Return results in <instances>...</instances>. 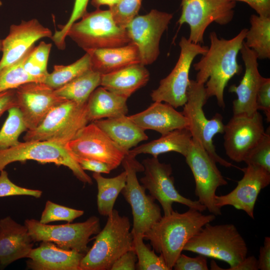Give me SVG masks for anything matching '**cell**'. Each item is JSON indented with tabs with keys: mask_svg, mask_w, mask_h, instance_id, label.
Segmentation results:
<instances>
[{
	"mask_svg": "<svg viewBox=\"0 0 270 270\" xmlns=\"http://www.w3.org/2000/svg\"><path fill=\"white\" fill-rule=\"evenodd\" d=\"M92 177L98 186V212L101 216H108L114 210L116 200L126 185V172L124 170L111 178H105L100 173L94 172Z\"/></svg>",
	"mask_w": 270,
	"mask_h": 270,
	"instance_id": "cell-31",
	"label": "cell"
},
{
	"mask_svg": "<svg viewBox=\"0 0 270 270\" xmlns=\"http://www.w3.org/2000/svg\"><path fill=\"white\" fill-rule=\"evenodd\" d=\"M248 28H244L234 37L229 40L219 38L214 32L209 35L210 46L206 54L197 62L193 64L197 71L198 83L206 84L208 98H216L218 106L224 108V90L229 80L242 72L238 64V56L245 40Z\"/></svg>",
	"mask_w": 270,
	"mask_h": 270,
	"instance_id": "cell-1",
	"label": "cell"
},
{
	"mask_svg": "<svg viewBox=\"0 0 270 270\" xmlns=\"http://www.w3.org/2000/svg\"><path fill=\"white\" fill-rule=\"evenodd\" d=\"M135 158L127 154L122 160V164L126 172V180L120 192L132 208V234H144L162 216L161 208L155 203V200L146 194V190L138 182L136 173L144 172V167Z\"/></svg>",
	"mask_w": 270,
	"mask_h": 270,
	"instance_id": "cell-10",
	"label": "cell"
},
{
	"mask_svg": "<svg viewBox=\"0 0 270 270\" xmlns=\"http://www.w3.org/2000/svg\"><path fill=\"white\" fill-rule=\"evenodd\" d=\"M52 36V31L36 18L11 25L8 35L2 40L0 72L21 59L36 41L44 38H51Z\"/></svg>",
	"mask_w": 270,
	"mask_h": 270,
	"instance_id": "cell-20",
	"label": "cell"
},
{
	"mask_svg": "<svg viewBox=\"0 0 270 270\" xmlns=\"http://www.w3.org/2000/svg\"><path fill=\"white\" fill-rule=\"evenodd\" d=\"M185 158L194 177L198 200L211 214L216 216L221 215L220 208L215 204L216 192L219 186L226 185L228 182L218 169L216 162L200 143L192 138Z\"/></svg>",
	"mask_w": 270,
	"mask_h": 270,
	"instance_id": "cell-12",
	"label": "cell"
},
{
	"mask_svg": "<svg viewBox=\"0 0 270 270\" xmlns=\"http://www.w3.org/2000/svg\"><path fill=\"white\" fill-rule=\"evenodd\" d=\"M0 268H2V266H0Z\"/></svg>",
	"mask_w": 270,
	"mask_h": 270,
	"instance_id": "cell-54",
	"label": "cell"
},
{
	"mask_svg": "<svg viewBox=\"0 0 270 270\" xmlns=\"http://www.w3.org/2000/svg\"><path fill=\"white\" fill-rule=\"evenodd\" d=\"M129 117L144 130H154L162 135L188 126V119L182 112L168 104L160 102H154L146 110Z\"/></svg>",
	"mask_w": 270,
	"mask_h": 270,
	"instance_id": "cell-24",
	"label": "cell"
},
{
	"mask_svg": "<svg viewBox=\"0 0 270 270\" xmlns=\"http://www.w3.org/2000/svg\"><path fill=\"white\" fill-rule=\"evenodd\" d=\"M183 250L225 262L232 268L247 256L248 248L234 224L208 223L187 242Z\"/></svg>",
	"mask_w": 270,
	"mask_h": 270,
	"instance_id": "cell-4",
	"label": "cell"
},
{
	"mask_svg": "<svg viewBox=\"0 0 270 270\" xmlns=\"http://www.w3.org/2000/svg\"><path fill=\"white\" fill-rule=\"evenodd\" d=\"M2 40H0V52L2 50Z\"/></svg>",
	"mask_w": 270,
	"mask_h": 270,
	"instance_id": "cell-52",
	"label": "cell"
},
{
	"mask_svg": "<svg viewBox=\"0 0 270 270\" xmlns=\"http://www.w3.org/2000/svg\"><path fill=\"white\" fill-rule=\"evenodd\" d=\"M33 240L26 226L10 216L0 220V265L4 268L27 258L33 248Z\"/></svg>",
	"mask_w": 270,
	"mask_h": 270,
	"instance_id": "cell-22",
	"label": "cell"
},
{
	"mask_svg": "<svg viewBox=\"0 0 270 270\" xmlns=\"http://www.w3.org/2000/svg\"><path fill=\"white\" fill-rule=\"evenodd\" d=\"M132 250L136 255V269L138 270H169L162 255L144 242V234H132Z\"/></svg>",
	"mask_w": 270,
	"mask_h": 270,
	"instance_id": "cell-36",
	"label": "cell"
},
{
	"mask_svg": "<svg viewBox=\"0 0 270 270\" xmlns=\"http://www.w3.org/2000/svg\"><path fill=\"white\" fill-rule=\"evenodd\" d=\"M17 106L16 90H10L0 92V116L8 109Z\"/></svg>",
	"mask_w": 270,
	"mask_h": 270,
	"instance_id": "cell-49",
	"label": "cell"
},
{
	"mask_svg": "<svg viewBox=\"0 0 270 270\" xmlns=\"http://www.w3.org/2000/svg\"><path fill=\"white\" fill-rule=\"evenodd\" d=\"M127 98L112 93L104 88H97L86 104L89 122L126 115Z\"/></svg>",
	"mask_w": 270,
	"mask_h": 270,
	"instance_id": "cell-29",
	"label": "cell"
},
{
	"mask_svg": "<svg viewBox=\"0 0 270 270\" xmlns=\"http://www.w3.org/2000/svg\"><path fill=\"white\" fill-rule=\"evenodd\" d=\"M84 214V210L61 206L48 200L39 221L44 224L56 221H66L71 222L76 218L82 216Z\"/></svg>",
	"mask_w": 270,
	"mask_h": 270,
	"instance_id": "cell-38",
	"label": "cell"
},
{
	"mask_svg": "<svg viewBox=\"0 0 270 270\" xmlns=\"http://www.w3.org/2000/svg\"><path fill=\"white\" fill-rule=\"evenodd\" d=\"M172 268L175 270H208L207 257L199 254L193 258L181 254Z\"/></svg>",
	"mask_w": 270,
	"mask_h": 270,
	"instance_id": "cell-43",
	"label": "cell"
},
{
	"mask_svg": "<svg viewBox=\"0 0 270 270\" xmlns=\"http://www.w3.org/2000/svg\"><path fill=\"white\" fill-rule=\"evenodd\" d=\"M258 267V270H270V238L265 236L264 246L260 248Z\"/></svg>",
	"mask_w": 270,
	"mask_h": 270,
	"instance_id": "cell-48",
	"label": "cell"
},
{
	"mask_svg": "<svg viewBox=\"0 0 270 270\" xmlns=\"http://www.w3.org/2000/svg\"><path fill=\"white\" fill-rule=\"evenodd\" d=\"M150 79V73L145 66L132 64L116 71L101 75L100 85L108 90L128 98Z\"/></svg>",
	"mask_w": 270,
	"mask_h": 270,
	"instance_id": "cell-26",
	"label": "cell"
},
{
	"mask_svg": "<svg viewBox=\"0 0 270 270\" xmlns=\"http://www.w3.org/2000/svg\"><path fill=\"white\" fill-rule=\"evenodd\" d=\"M85 254L62 248L50 242H42L27 258V267L32 270H80Z\"/></svg>",
	"mask_w": 270,
	"mask_h": 270,
	"instance_id": "cell-23",
	"label": "cell"
},
{
	"mask_svg": "<svg viewBox=\"0 0 270 270\" xmlns=\"http://www.w3.org/2000/svg\"><path fill=\"white\" fill-rule=\"evenodd\" d=\"M122 150L128 153L138 144L148 139L144 130L126 115L92 122Z\"/></svg>",
	"mask_w": 270,
	"mask_h": 270,
	"instance_id": "cell-27",
	"label": "cell"
},
{
	"mask_svg": "<svg viewBox=\"0 0 270 270\" xmlns=\"http://www.w3.org/2000/svg\"><path fill=\"white\" fill-rule=\"evenodd\" d=\"M250 27L244 41L246 46L256 54L258 59L270 58V17L252 14Z\"/></svg>",
	"mask_w": 270,
	"mask_h": 270,
	"instance_id": "cell-32",
	"label": "cell"
},
{
	"mask_svg": "<svg viewBox=\"0 0 270 270\" xmlns=\"http://www.w3.org/2000/svg\"><path fill=\"white\" fill-rule=\"evenodd\" d=\"M65 147L71 155L104 162L113 170L122 164L128 154L94 122L81 128Z\"/></svg>",
	"mask_w": 270,
	"mask_h": 270,
	"instance_id": "cell-16",
	"label": "cell"
},
{
	"mask_svg": "<svg viewBox=\"0 0 270 270\" xmlns=\"http://www.w3.org/2000/svg\"><path fill=\"white\" fill-rule=\"evenodd\" d=\"M8 112V117L0 130V150L18 144L20 142L18 140L20 134L28 130L22 113L18 106H13Z\"/></svg>",
	"mask_w": 270,
	"mask_h": 270,
	"instance_id": "cell-34",
	"label": "cell"
},
{
	"mask_svg": "<svg viewBox=\"0 0 270 270\" xmlns=\"http://www.w3.org/2000/svg\"><path fill=\"white\" fill-rule=\"evenodd\" d=\"M192 141V136L188 128L176 129L162 135L158 139L134 147L128 154L134 157L141 154H148L158 158L160 154L174 152L185 157Z\"/></svg>",
	"mask_w": 270,
	"mask_h": 270,
	"instance_id": "cell-28",
	"label": "cell"
},
{
	"mask_svg": "<svg viewBox=\"0 0 270 270\" xmlns=\"http://www.w3.org/2000/svg\"><path fill=\"white\" fill-rule=\"evenodd\" d=\"M86 52L90 56L91 68L101 74L140 63L138 48L132 43L118 47L88 50Z\"/></svg>",
	"mask_w": 270,
	"mask_h": 270,
	"instance_id": "cell-25",
	"label": "cell"
},
{
	"mask_svg": "<svg viewBox=\"0 0 270 270\" xmlns=\"http://www.w3.org/2000/svg\"><path fill=\"white\" fill-rule=\"evenodd\" d=\"M138 258L132 250H129L121 256L112 264L110 270H136Z\"/></svg>",
	"mask_w": 270,
	"mask_h": 270,
	"instance_id": "cell-46",
	"label": "cell"
},
{
	"mask_svg": "<svg viewBox=\"0 0 270 270\" xmlns=\"http://www.w3.org/2000/svg\"><path fill=\"white\" fill-rule=\"evenodd\" d=\"M144 176L140 179L142 185L150 194L161 205L164 216L174 210V202L179 203L200 212L206 210L198 200H193L181 195L174 186L170 164L160 162L158 158H146L142 160Z\"/></svg>",
	"mask_w": 270,
	"mask_h": 270,
	"instance_id": "cell-14",
	"label": "cell"
},
{
	"mask_svg": "<svg viewBox=\"0 0 270 270\" xmlns=\"http://www.w3.org/2000/svg\"><path fill=\"white\" fill-rule=\"evenodd\" d=\"M42 194L40 190L27 188L16 184L10 180L6 170H3L0 172V198L28 196L40 198Z\"/></svg>",
	"mask_w": 270,
	"mask_h": 270,
	"instance_id": "cell-42",
	"label": "cell"
},
{
	"mask_svg": "<svg viewBox=\"0 0 270 270\" xmlns=\"http://www.w3.org/2000/svg\"><path fill=\"white\" fill-rule=\"evenodd\" d=\"M89 0H75L72 11L67 22L59 26L60 30H56L52 36V40L55 44L63 46L66 44V38L71 26L82 18L86 12Z\"/></svg>",
	"mask_w": 270,
	"mask_h": 270,
	"instance_id": "cell-41",
	"label": "cell"
},
{
	"mask_svg": "<svg viewBox=\"0 0 270 270\" xmlns=\"http://www.w3.org/2000/svg\"><path fill=\"white\" fill-rule=\"evenodd\" d=\"M52 44L42 42L31 49L24 60V70L39 82H44L48 74L47 64Z\"/></svg>",
	"mask_w": 270,
	"mask_h": 270,
	"instance_id": "cell-35",
	"label": "cell"
},
{
	"mask_svg": "<svg viewBox=\"0 0 270 270\" xmlns=\"http://www.w3.org/2000/svg\"><path fill=\"white\" fill-rule=\"evenodd\" d=\"M172 18V14L152 9L147 14L136 16L126 26L130 43L138 48L140 64L146 66L156 60L162 36Z\"/></svg>",
	"mask_w": 270,
	"mask_h": 270,
	"instance_id": "cell-15",
	"label": "cell"
},
{
	"mask_svg": "<svg viewBox=\"0 0 270 270\" xmlns=\"http://www.w3.org/2000/svg\"><path fill=\"white\" fill-rule=\"evenodd\" d=\"M86 104L66 100L52 108L35 128L28 130L24 141H49L64 145L90 122Z\"/></svg>",
	"mask_w": 270,
	"mask_h": 270,
	"instance_id": "cell-7",
	"label": "cell"
},
{
	"mask_svg": "<svg viewBox=\"0 0 270 270\" xmlns=\"http://www.w3.org/2000/svg\"><path fill=\"white\" fill-rule=\"evenodd\" d=\"M67 36L86 52L124 46L130 43L126 28L118 26L109 10L86 12L70 27Z\"/></svg>",
	"mask_w": 270,
	"mask_h": 270,
	"instance_id": "cell-5",
	"label": "cell"
},
{
	"mask_svg": "<svg viewBox=\"0 0 270 270\" xmlns=\"http://www.w3.org/2000/svg\"><path fill=\"white\" fill-rule=\"evenodd\" d=\"M28 160L65 166L83 183H93L92 178L82 168L64 145L46 140L24 141L14 146L0 150V172L11 163Z\"/></svg>",
	"mask_w": 270,
	"mask_h": 270,
	"instance_id": "cell-8",
	"label": "cell"
},
{
	"mask_svg": "<svg viewBox=\"0 0 270 270\" xmlns=\"http://www.w3.org/2000/svg\"><path fill=\"white\" fill-rule=\"evenodd\" d=\"M190 208L180 213L173 210L162 218L144 234L154 251L164 258L169 270L183 251L187 242L208 223L216 219L214 214H204Z\"/></svg>",
	"mask_w": 270,
	"mask_h": 270,
	"instance_id": "cell-2",
	"label": "cell"
},
{
	"mask_svg": "<svg viewBox=\"0 0 270 270\" xmlns=\"http://www.w3.org/2000/svg\"><path fill=\"white\" fill-rule=\"evenodd\" d=\"M91 68L90 56L88 52L72 64L54 65L48 73L44 83L54 90L58 89Z\"/></svg>",
	"mask_w": 270,
	"mask_h": 270,
	"instance_id": "cell-33",
	"label": "cell"
},
{
	"mask_svg": "<svg viewBox=\"0 0 270 270\" xmlns=\"http://www.w3.org/2000/svg\"><path fill=\"white\" fill-rule=\"evenodd\" d=\"M180 54L171 72L162 79L157 88L152 91L150 97L154 102H164L174 108L183 106L186 104L187 89L190 83L189 73L194 58L204 55L208 46L191 42L182 36L179 42Z\"/></svg>",
	"mask_w": 270,
	"mask_h": 270,
	"instance_id": "cell-11",
	"label": "cell"
},
{
	"mask_svg": "<svg viewBox=\"0 0 270 270\" xmlns=\"http://www.w3.org/2000/svg\"><path fill=\"white\" fill-rule=\"evenodd\" d=\"M80 164L82 168L94 172L109 174L113 170L109 164L96 160L71 155Z\"/></svg>",
	"mask_w": 270,
	"mask_h": 270,
	"instance_id": "cell-45",
	"label": "cell"
},
{
	"mask_svg": "<svg viewBox=\"0 0 270 270\" xmlns=\"http://www.w3.org/2000/svg\"><path fill=\"white\" fill-rule=\"evenodd\" d=\"M120 0H91V4L96 9L102 6H108L110 8L116 4Z\"/></svg>",
	"mask_w": 270,
	"mask_h": 270,
	"instance_id": "cell-51",
	"label": "cell"
},
{
	"mask_svg": "<svg viewBox=\"0 0 270 270\" xmlns=\"http://www.w3.org/2000/svg\"><path fill=\"white\" fill-rule=\"evenodd\" d=\"M182 12L178 24H187L188 39L202 44L206 28L212 22L224 26L233 19L236 2L228 0H181Z\"/></svg>",
	"mask_w": 270,
	"mask_h": 270,
	"instance_id": "cell-13",
	"label": "cell"
},
{
	"mask_svg": "<svg viewBox=\"0 0 270 270\" xmlns=\"http://www.w3.org/2000/svg\"><path fill=\"white\" fill-rule=\"evenodd\" d=\"M15 90L17 106L28 130L36 128L52 108L66 100L42 82H29Z\"/></svg>",
	"mask_w": 270,
	"mask_h": 270,
	"instance_id": "cell-18",
	"label": "cell"
},
{
	"mask_svg": "<svg viewBox=\"0 0 270 270\" xmlns=\"http://www.w3.org/2000/svg\"><path fill=\"white\" fill-rule=\"evenodd\" d=\"M101 74L88 70L62 86L54 90L55 94L79 104H86L91 94L100 85Z\"/></svg>",
	"mask_w": 270,
	"mask_h": 270,
	"instance_id": "cell-30",
	"label": "cell"
},
{
	"mask_svg": "<svg viewBox=\"0 0 270 270\" xmlns=\"http://www.w3.org/2000/svg\"><path fill=\"white\" fill-rule=\"evenodd\" d=\"M228 270H258V259L254 256H246L244 259L236 266L230 268Z\"/></svg>",
	"mask_w": 270,
	"mask_h": 270,
	"instance_id": "cell-50",
	"label": "cell"
},
{
	"mask_svg": "<svg viewBox=\"0 0 270 270\" xmlns=\"http://www.w3.org/2000/svg\"><path fill=\"white\" fill-rule=\"evenodd\" d=\"M258 110H260L264 113L266 121L270 122V78H264L258 90L256 100Z\"/></svg>",
	"mask_w": 270,
	"mask_h": 270,
	"instance_id": "cell-44",
	"label": "cell"
},
{
	"mask_svg": "<svg viewBox=\"0 0 270 270\" xmlns=\"http://www.w3.org/2000/svg\"><path fill=\"white\" fill-rule=\"evenodd\" d=\"M106 224L82 258L80 270H110L124 253L132 250L133 236L129 218L114 209Z\"/></svg>",
	"mask_w": 270,
	"mask_h": 270,
	"instance_id": "cell-3",
	"label": "cell"
},
{
	"mask_svg": "<svg viewBox=\"0 0 270 270\" xmlns=\"http://www.w3.org/2000/svg\"><path fill=\"white\" fill-rule=\"evenodd\" d=\"M2 6V2L0 0V7Z\"/></svg>",
	"mask_w": 270,
	"mask_h": 270,
	"instance_id": "cell-53",
	"label": "cell"
},
{
	"mask_svg": "<svg viewBox=\"0 0 270 270\" xmlns=\"http://www.w3.org/2000/svg\"><path fill=\"white\" fill-rule=\"evenodd\" d=\"M186 98L182 112L188 120V128L192 138L198 140L216 162L226 168L234 166L216 153L214 145V136L217 134L224 133V124L220 114H216L210 120L206 117L203 106L208 98L204 84L190 80Z\"/></svg>",
	"mask_w": 270,
	"mask_h": 270,
	"instance_id": "cell-6",
	"label": "cell"
},
{
	"mask_svg": "<svg viewBox=\"0 0 270 270\" xmlns=\"http://www.w3.org/2000/svg\"><path fill=\"white\" fill-rule=\"evenodd\" d=\"M27 228L34 242H50L58 247L86 254L90 238L100 229V218L94 216L81 222L60 225L44 224L36 219H26Z\"/></svg>",
	"mask_w": 270,
	"mask_h": 270,
	"instance_id": "cell-9",
	"label": "cell"
},
{
	"mask_svg": "<svg viewBox=\"0 0 270 270\" xmlns=\"http://www.w3.org/2000/svg\"><path fill=\"white\" fill-rule=\"evenodd\" d=\"M264 132L263 118L258 111L250 116L234 114L224 127V146L226 156L234 162H243Z\"/></svg>",
	"mask_w": 270,
	"mask_h": 270,
	"instance_id": "cell-17",
	"label": "cell"
},
{
	"mask_svg": "<svg viewBox=\"0 0 270 270\" xmlns=\"http://www.w3.org/2000/svg\"><path fill=\"white\" fill-rule=\"evenodd\" d=\"M246 3L254 10L257 14L264 17H270V0H228Z\"/></svg>",
	"mask_w": 270,
	"mask_h": 270,
	"instance_id": "cell-47",
	"label": "cell"
},
{
	"mask_svg": "<svg viewBox=\"0 0 270 270\" xmlns=\"http://www.w3.org/2000/svg\"><path fill=\"white\" fill-rule=\"evenodd\" d=\"M247 165L260 166L270 172V130H265L260 142L247 154L244 161Z\"/></svg>",
	"mask_w": 270,
	"mask_h": 270,
	"instance_id": "cell-39",
	"label": "cell"
},
{
	"mask_svg": "<svg viewBox=\"0 0 270 270\" xmlns=\"http://www.w3.org/2000/svg\"><path fill=\"white\" fill-rule=\"evenodd\" d=\"M241 170L244 176L236 186L226 194L216 195L215 204L219 208L226 206H233L244 210L254 219L258 196L261 190L270 184V172L260 166L252 164H248Z\"/></svg>",
	"mask_w": 270,
	"mask_h": 270,
	"instance_id": "cell-19",
	"label": "cell"
},
{
	"mask_svg": "<svg viewBox=\"0 0 270 270\" xmlns=\"http://www.w3.org/2000/svg\"><path fill=\"white\" fill-rule=\"evenodd\" d=\"M32 48L18 61L0 72V92L16 89L29 82H39L36 78L28 74L24 68V60Z\"/></svg>",
	"mask_w": 270,
	"mask_h": 270,
	"instance_id": "cell-37",
	"label": "cell"
},
{
	"mask_svg": "<svg viewBox=\"0 0 270 270\" xmlns=\"http://www.w3.org/2000/svg\"><path fill=\"white\" fill-rule=\"evenodd\" d=\"M240 52L244 64V74L240 84L230 86L228 91L237 96L232 102L233 114L250 116L258 111L256 96L264 77L259 72L256 53L244 42Z\"/></svg>",
	"mask_w": 270,
	"mask_h": 270,
	"instance_id": "cell-21",
	"label": "cell"
},
{
	"mask_svg": "<svg viewBox=\"0 0 270 270\" xmlns=\"http://www.w3.org/2000/svg\"><path fill=\"white\" fill-rule=\"evenodd\" d=\"M142 0H120L114 6L109 8L116 23L126 28L132 19L138 15Z\"/></svg>",
	"mask_w": 270,
	"mask_h": 270,
	"instance_id": "cell-40",
	"label": "cell"
}]
</instances>
